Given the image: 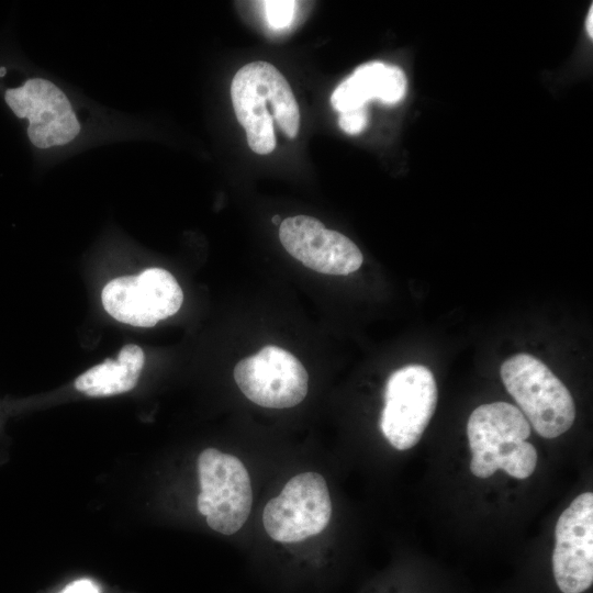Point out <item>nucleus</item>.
I'll return each instance as SVG.
<instances>
[{"label":"nucleus","instance_id":"nucleus-1","mask_svg":"<svg viewBox=\"0 0 593 593\" xmlns=\"http://www.w3.org/2000/svg\"><path fill=\"white\" fill-rule=\"evenodd\" d=\"M231 98L248 146L256 154L275 149L273 121L288 137L298 135L299 105L289 82L273 65L258 60L239 68L232 80Z\"/></svg>","mask_w":593,"mask_h":593},{"label":"nucleus","instance_id":"nucleus-2","mask_svg":"<svg viewBox=\"0 0 593 593\" xmlns=\"http://www.w3.org/2000/svg\"><path fill=\"white\" fill-rule=\"evenodd\" d=\"M471 450L470 470L486 479L499 469L516 479L533 474L536 448L527 441L530 425L518 407L507 402L478 406L467 424Z\"/></svg>","mask_w":593,"mask_h":593},{"label":"nucleus","instance_id":"nucleus-3","mask_svg":"<svg viewBox=\"0 0 593 593\" xmlns=\"http://www.w3.org/2000/svg\"><path fill=\"white\" fill-rule=\"evenodd\" d=\"M501 378L538 435L556 438L572 426L573 399L540 359L524 353L514 355L502 363Z\"/></svg>","mask_w":593,"mask_h":593},{"label":"nucleus","instance_id":"nucleus-4","mask_svg":"<svg viewBox=\"0 0 593 593\" xmlns=\"http://www.w3.org/2000/svg\"><path fill=\"white\" fill-rule=\"evenodd\" d=\"M198 473L201 492L197 504L208 525L223 535L238 532L253 504L250 478L244 463L233 455L206 448L199 455Z\"/></svg>","mask_w":593,"mask_h":593},{"label":"nucleus","instance_id":"nucleus-5","mask_svg":"<svg viewBox=\"0 0 593 593\" xmlns=\"http://www.w3.org/2000/svg\"><path fill=\"white\" fill-rule=\"evenodd\" d=\"M438 391L433 372L423 365H407L391 373L384 391L380 428L398 450L421 439L436 410Z\"/></svg>","mask_w":593,"mask_h":593},{"label":"nucleus","instance_id":"nucleus-6","mask_svg":"<svg viewBox=\"0 0 593 593\" xmlns=\"http://www.w3.org/2000/svg\"><path fill=\"white\" fill-rule=\"evenodd\" d=\"M331 516L325 479L317 472H303L292 477L281 493L267 502L262 525L273 540L295 542L320 534Z\"/></svg>","mask_w":593,"mask_h":593},{"label":"nucleus","instance_id":"nucleus-7","mask_svg":"<svg viewBox=\"0 0 593 593\" xmlns=\"http://www.w3.org/2000/svg\"><path fill=\"white\" fill-rule=\"evenodd\" d=\"M101 299L105 311L115 320L152 327L180 309L183 293L169 271L149 268L137 276L111 280L103 288Z\"/></svg>","mask_w":593,"mask_h":593},{"label":"nucleus","instance_id":"nucleus-8","mask_svg":"<svg viewBox=\"0 0 593 593\" xmlns=\"http://www.w3.org/2000/svg\"><path fill=\"white\" fill-rule=\"evenodd\" d=\"M234 379L248 400L268 409L295 406L307 393L304 366L288 350L272 345L238 361Z\"/></svg>","mask_w":593,"mask_h":593},{"label":"nucleus","instance_id":"nucleus-9","mask_svg":"<svg viewBox=\"0 0 593 593\" xmlns=\"http://www.w3.org/2000/svg\"><path fill=\"white\" fill-rule=\"evenodd\" d=\"M4 101L15 116L27 120V137L37 148L68 144L80 133L68 98L49 80L34 77L7 88Z\"/></svg>","mask_w":593,"mask_h":593},{"label":"nucleus","instance_id":"nucleus-10","mask_svg":"<svg viewBox=\"0 0 593 593\" xmlns=\"http://www.w3.org/2000/svg\"><path fill=\"white\" fill-rule=\"evenodd\" d=\"M552 570L563 593H582L593 582V493L577 496L555 530Z\"/></svg>","mask_w":593,"mask_h":593},{"label":"nucleus","instance_id":"nucleus-11","mask_svg":"<svg viewBox=\"0 0 593 593\" xmlns=\"http://www.w3.org/2000/svg\"><path fill=\"white\" fill-rule=\"evenodd\" d=\"M279 238L293 258L320 273L346 276L358 270L363 260L353 240L339 232L327 230L312 216L284 219L280 223Z\"/></svg>","mask_w":593,"mask_h":593},{"label":"nucleus","instance_id":"nucleus-12","mask_svg":"<svg viewBox=\"0 0 593 593\" xmlns=\"http://www.w3.org/2000/svg\"><path fill=\"white\" fill-rule=\"evenodd\" d=\"M406 92V78L396 66L380 61L363 64L334 90L333 108L343 112L356 109L373 99L387 104L401 101Z\"/></svg>","mask_w":593,"mask_h":593},{"label":"nucleus","instance_id":"nucleus-13","mask_svg":"<svg viewBox=\"0 0 593 593\" xmlns=\"http://www.w3.org/2000/svg\"><path fill=\"white\" fill-rule=\"evenodd\" d=\"M145 356L137 345H125L118 358L105 359L75 381L78 391L90 396H108L132 390L138 380Z\"/></svg>","mask_w":593,"mask_h":593},{"label":"nucleus","instance_id":"nucleus-14","mask_svg":"<svg viewBox=\"0 0 593 593\" xmlns=\"http://www.w3.org/2000/svg\"><path fill=\"white\" fill-rule=\"evenodd\" d=\"M265 9L268 23L275 29H283L293 19L295 2L287 0L266 1Z\"/></svg>","mask_w":593,"mask_h":593},{"label":"nucleus","instance_id":"nucleus-15","mask_svg":"<svg viewBox=\"0 0 593 593\" xmlns=\"http://www.w3.org/2000/svg\"><path fill=\"white\" fill-rule=\"evenodd\" d=\"M338 124L347 134H359L368 124L367 107L362 105L356 109L339 112Z\"/></svg>","mask_w":593,"mask_h":593},{"label":"nucleus","instance_id":"nucleus-16","mask_svg":"<svg viewBox=\"0 0 593 593\" xmlns=\"http://www.w3.org/2000/svg\"><path fill=\"white\" fill-rule=\"evenodd\" d=\"M60 593H100L94 582L80 579L68 584Z\"/></svg>","mask_w":593,"mask_h":593},{"label":"nucleus","instance_id":"nucleus-17","mask_svg":"<svg viewBox=\"0 0 593 593\" xmlns=\"http://www.w3.org/2000/svg\"><path fill=\"white\" fill-rule=\"evenodd\" d=\"M586 31L590 37L593 36V5H591L588 19H586Z\"/></svg>","mask_w":593,"mask_h":593},{"label":"nucleus","instance_id":"nucleus-18","mask_svg":"<svg viewBox=\"0 0 593 593\" xmlns=\"http://www.w3.org/2000/svg\"><path fill=\"white\" fill-rule=\"evenodd\" d=\"M271 221H272L273 224H279V223H280V216H279V215H275V216H272V220H271Z\"/></svg>","mask_w":593,"mask_h":593}]
</instances>
